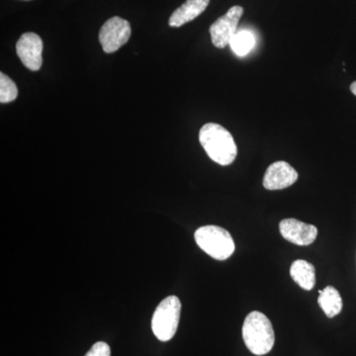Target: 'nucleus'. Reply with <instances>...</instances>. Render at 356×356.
Segmentation results:
<instances>
[{"instance_id": "obj_10", "label": "nucleus", "mask_w": 356, "mask_h": 356, "mask_svg": "<svg viewBox=\"0 0 356 356\" xmlns=\"http://www.w3.org/2000/svg\"><path fill=\"white\" fill-rule=\"evenodd\" d=\"M209 3L210 0H187L172 14L168 24L170 27H181L202 14Z\"/></svg>"}, {"instance_id": "obj_4", "label": "nucleus", "mask_w": 356, "mask_h": 356, "mask_svg": "<svg viewBox=\"0 0 356 356\" xmlns=\"http://www.w3.org/2000/svg\"><path fill=\"white\" fill-rule=\"evenodd\" d=\"M181 303L177 296L163 299L156 307L152 320L154 336L161 341H168L175 337L179 324Z\"/></svg>"}, {"instance_id": "obj_11", "label": "nucleus", "mask_w": 356, "mask_h": 356, "mask_svg": "<svg viewBox=\"0 0 356 356\" xmlns=\"http://www.w3.org/2000/svg\"><path fill=\"white\" fill-rule=\"evenodd\" d=\"M290 275L300 287L310 291L316 284L315 266L310 262L298 259L290 267Z\"/></svg>"}, {"instance_id": "obj_3", "label": "nucleus", "mask_w": 356, "mask_h": 356, "mask_svg": "<svg viewBox=\"0 0 356 356\" xmlns=\"http://www.w3.org/2000/svg\"><path fill=\"white\" fill-rule=\"evenodd\" d=\"M194 238L198 247L217 261H226L236 250L231 234L221 227H201L194 234Z\"/></svg>"}, {"instance_id": "obj_15", "label": "nucleus", "mask_w": 356, "mask_h": 356, "mask_svg": "<svg viewBox=\"0 0 356 356\" xmlns=\"http://www.w3.org/2000/svg\"><path fill=\"white\" fill-rule=\"evenodd\" d=\"M84 356H111V350L106 343L98 341L93 344L92 348Z\"/></svg>"}, {"instance_id": "obj_7", "label": "nucleus", "mask_w": 356, "mask_h": 356, "mask_svg": "<svg viewBox=\"0 0 356 356\" xmlns=\"http://www.w3.org/2000/svg\"><path fill=\"white\" fill-rule=\"evenodd\" d=\"M43 41L35 33H25L16 44V51L27 69L37 72L43 65Z\"/></svg>"}, {"instance_id": "obj_6", "label": "nucleus", "mask_w": 356, "mask_h": 356, "mask_svg": "<svg viewBox=\"0 0 356 356\" xmlns=\"http://www.w3.org/2000/svg\"><path fill=\"white\" fill-rule=\"evenodd\" d=\"M243 14L242 6H233L228 13L215 21L210 27L212 43L217 48L222 49L231 43L235 36L238 22Z\"/></svg>"}, {"instance_id": "obj_9", "label": "nucleus", "mask_w": 356, "mask_h": 356, "mask_svg": "<svg viewBox=\"0 0 356 356\" xmlns=\"http://www.w3.org/2000/svg\"><path fill=\"white\" fill-rule=\"evenodd\" d=\"M281 236L297 245H310L316 241L318 229L314 225L298 221L296 219L282 220L280 224Z\"/></svg>"}, {"instance_id": "obj_13", "label": "nucleus", "mask_w": 356, "mask_h": 356, "mask_svg": "<svg viewBox=\"0 0 356 356\" xmlns=\"http://www.w3.org/2000/svg\"><path fill=\"white\" fill-rule=\"evenodd\" d=\"M255 44L254 35L250 31H238L232 39L229 46L236 55L243 57L252 50Z\"/></svg>"}, {"instance_id": "obj_16", "label": "nucleus", "mask_w": 356, "mask_h": 356, "mask_svg": "<svg viewBox=\"0 0 356 356\" xmlns=\"http://www.w3.org/2000/svg\"><path fill=\"white\" fill-rule=\"evenodd\" d=\"M350 90L351 92L353 93V95H356V81H355V83H351Z\"/></svg>"}, {"instance_id": "obj_17", "label": "nucleus", "mask_w": 356, "mask_h": 356, "mask_svg": "<svg viewBox=\"0 0 356 356\" xmlns=\"http://www.w3.org/2000/svg\"><path fill=\"white\" fill-rule=\"evenodd\" d=\"M24 1H29V0H24Z\"/></svg>"}, {"instance_id": "obj_14", "label": "nucleus", "mask_w": 356, "mask_h": 356, "mask_svg": "<svg viewBox=\"0 0 356 356\" xmlns=\"http://www.w3.org/2000/svg\"><path fill=\"white\" fill-rule=\"evenodd\" d=\"M18 88L15 83L3 72L0 74V102H13L17 98Z\"/></svg>"}, {"instance_id": "obj_1", "label": "nucleus", "mask_w": 356, "mask_h": 356, "mask_svg": "<svg viewBox=\"0 0 356 356\" xmlns=\"http://www.w3.org/2000/svg\"><path fill=\"white\" fill-rule=\"evenodd\" d=\"M201 146L208 156L221 165L235 161L238 149L233 136L227 129L216 123L205 124L199 133Z\"/></svg>"}, {"instance_id": "obj_8", "label": "nucleus", "mask_w": 356, "mask_h": 356, "mask_svg": "<svg viewBox=\"0 0 356 356\" xmlns=\"http://www.w3.org/2000/svg\"><path fill=\"white\" fill-rule=\"evenodd\" d=\"M298 177V172L286 161H276L267 168L264 186L267 191H281L294 184Z\"/></svg>"}, {"instance_id": "obj_5", "label": "nucleus", "mask_w": 356, "mask_h": 356, "mask_svg": "<svg viewBox=\"0 0 356 356\" xmlns=\"http://www.w3.org/2000/svg\"><path fill=\"white\" fill-rule=\"evenodd\" d=\"M132 30L130 23L115 16L103 24L99 32V42L106 54L115 53L130 39Z\"/></svg>"}, {"instance_id": "obj_2", "label": "nucleus", "mask_w": 356, "mask_h": 356, "mask_svg": "<svg viewBox=\"0 0 356 356\" xmlns=\"http://www.w3.org/2000/svg\"><path fill=\"white\" fill-rule=\"evenodd\" d=\"M243 339L250 353L259 356L267 355L275 343L273 324L264 314L252 312L243 322Z\"/></svg>"}, {"instance_id": "obj_12", "label": "nucleus", "mask_w": 356, "mask_h": 356, "mask_svg": "<svg viewBox=\"0 0 356 356\" xmlns=\"http://www.w3.org/2000/svg\"><path fill=\"white\" fill-rule=\"evenodd\" d=\"M318 302L327 318H334L343 310V299L336 288L327 286L318 291Z\"/></svg>"}]
</instances>
